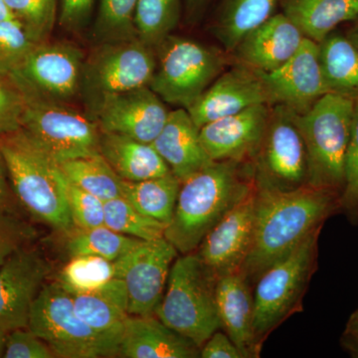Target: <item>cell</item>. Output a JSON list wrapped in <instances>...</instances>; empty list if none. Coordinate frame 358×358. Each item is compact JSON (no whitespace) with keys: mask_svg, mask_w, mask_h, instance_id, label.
<instances>
[{"mask_svg":"<svg viewBox=\"0 0 358 358\" xmlns=\"http://www.w3.org/2000/svg\"><path fill=\"white\" fill-rule=\"evenodd\" d=\"M339 199L338 192L310 185L292 192L257 187L253 242L240 270L252 287L264 271L322 227L341 207Z\"/></svg>","mask_w":358,"mask_h":358,"instance_id":"1","label":"cell"},{"mask_svg":"<svg viewBox=\"0 0 358 358\" xmlns=\"http://www.w3.org/2000/svg\"><path fill=\"white\" fill-rule=\"evenodd\" d=\"M255 187L251 162H212L181 182L164 238L181 255L196 251L209 231Z\"/></svg>","mask_w":358,"mask_h":358,"instance_id":"2","label":"cell"},{"mask_svg":"<svg viewBox=\"0 0 358 358\" xmlns=\"http://www.w3.org/2000/svg\"><path fill=\"white\" fill-rule=\"evenodd\" d=\"M0 152L16 201L37 222L69 234L74 224L60 164L22 129L0 134Z\"/></svg>","mask_w":358,"mask_h":358,"instance_id":"3","label":"cell"},{"mask_svg":"<svg viewBox=\"0 0 358 358\" xmlns=\"http://www.w3.org/2000/svg\"><path fill=\"white\" fill-rule=\"evenodd\" d=\"M217 280L196 252L178 257L154 315L201 348L212 334L221 329L216 303Z\"/></svg>","mask_w":358,"mask_h":358,"instance_id":"4","label":"cell"},{"mask_svg":"<svg viewBox=\"0 0 358 358\" xmlns=\"http://www.w3.org/2000/svg\"><path fill=\"white\" fill-rule=\"evenodd\" d=\"M353 107L355 100L329 93L306 114L294 112L307 148L308 185L343 192Z\"/></svg>","mask_w":358,"mask_h":358,"instance_id":"5","label":"cell"},{"mask_svg":"<svg viewBox=\"0 0 358 358\" xmlns=\"http://www.w3.org/2000/svg\"><path fill=\"white\" fill-rule=\"evenodd\" d=\"M157 67L148 87L169 105L188 110L229 64L230 53L169 35L155 48Z\"/></svg>","mask_w":358,"mask_h":358,"instance_id":"6","label":"cell"},{"mask_svg":"<svg viewBox=\"0 0 358 358\" xmlns=\"http://www.w3.org/2000/svg\"><path fill=\"white\" fill-rule=\"evenodd\" d=\"M320 229L264 271L254 284L253 329L260 348L268 334L301 307L303 294L317 267Z\"/></svg>","mask_w":358,"mask_h":358,"instance_id":"7","label":"cell"},{"mask_svg":"<svg viewBox=\"0 0 358 358\" xmlns=\"http://www.w3.org/2000/svg\"><path fill=\"white\" fill-rule=\"evenodd\" d=\"M157 67L155 48L141 39L96 44L85 59L80 98L94 120L110 96L148 86Z\"/></svg>","mask_w":358,"mask_h":358,"instance_id":"8","label":"cell"},{"mask_svg":"<svg viewBox=\"0 0 358 358\" xmlns=\"http://www.w3.org/2000/svg\"><path fill=\"white\" fill-rule=\"evenodd\" d=\"M21 129L58 164L100 154L101 129L87 113L36 96H23Z\"/></svg>","mask_w":358,"mask_h":358,"instance_id":"9","label":"cell"},{"mask_svg":"<svg viewBox=\"0 0 358 358\" xmlns=\"http://www.w3.org/2000/svg\"><path fill=\"white\" fill-rule=\"evenodd\" d=\"M28 329L43 339L56 358L117 357L78 317L72 294L58 281L42 287L33 303Z\"/></svg>","mask_w":358,"mask_h":358,"instance_id":"10","label":"cell"},{"mask_svg":"<svg viewBox=\"0 0 358 358\" xmlns=\"http://www.w3.org/2000/svg\"><path fill=\"white\" fill-rule=\"evenodd\" d=\"M257 187L292 192L308 182L307 148L294 112L286 106H272L267 127L251 160Z\"/></svg>","mask_w":358,"mask_h":358,"instance_id":"11","label":"cell"},{"mask_svg":"<svg viewBox=\"0 0 358 358\" xmlns=\"http://www.w3.org/2000/svg\"><path fill=\"white\" fill-rule=\"evenodd\" d=\"M85 55L75 45L48 41L35 45L11 76L23 96L71 103L81 94Z\"/></svg>","mask_w":358,"mask_h":358,"instance_id":"12","label":"cell"},{"mask_svg":"<svg viewBox=\"0 0 358 358\" xmlns=\"http://www.w3.org/2000/svg\"><path fill=\"white\" fill-rule=\"evenodd\" d=\"M178 254L164 237L141 241L115 261L117 277L126 284L129 315H154Z\"/></svg>","mask_w":358,"mask_h":358,"instance_id":"13","label":"cell"},{"mask_svg":"<svg viewBox=\"0 0 358 358\" xmlns=\"http://www.w3.org/2000/svg\"><path fill=\"white\" fill-rule=\"evenodd\" d=\"M51 272L50 262L33 246L0 267V329L8 333L28 327L33 303Z\"/></svg>","mask_w":358,"mask_h":358,"instance_id":"14","label":"cell"},{"mask_svg":"<svg viewBox=\"0 0 358 358\" xmlns=\"http://www.w3.org/2000/svg\"><path fill=\"white\" fill-rule=\"evenodd\" d=\"M256 208L257 187L209 231L195 251L218 279L241 270L253 242Z\"/></svg>","mask_w":358,"mask_h":358,"instance_id":"15","label":"cell"},{"mask_svg":"<svg viewBox=\"0 0 358 358\" xmlns=\"http://www.w3.org/2000/svg\"><path fill=\"white\" fill-rule=\"evenodd\" d=\"M260 73L271 107L281 103L303 115L327 94L320 71L319 45L310 39H303L300 49L281 67Z\"/></svg>","mask_w":358,"mask_h":358,"instance_id":"16","label":"cell"},{"mask_svg":"<svg viewBox=\"0 0 358 358\" xmlns=\"http://www.w3.org/2000/svg\"><path fill=\"white\" fill-rule=\"evenodd\" d=\"M169 113L166 103L145 86L107 99L96 110L94 120L101 131L152 143L164 129Z\"/></svg>","mask_w":358,"mask_h":358,"instance_id":"17","label":"cell"},{"mask_svg":"<svg viewBox=\"0 0 358 358\" xmlns=\"http://www.w3.org/2000/svg\"><path fill=\"white\" fill-rule=\"evenodd\" d=\"M270 106L267 90L259 71L239 64L224 71L189 109L199 128L253 106ZM271 107V106H270Z\"/></svg>","mask_w":358,"mask_h":358,"instance_id":"18","label":"cell"},{"mask_svg":"<svg viewBox=\"0 0 358 358\" xmlns=\"http://www.w3.org/2000/svg\"><path fill=\"white\" fill-rule=\"evenodd\" d=\"M270 110V106L261 103L201 127L200 140L209 157L213 162H251L262 141Z\"/></svg>","mask_w":358,"mask_h":358,"instance_id":"19","label":"cell"},{"mask_svg":"<svg viewBox=\"0 0 358 358\" xmlns=\"http://www.w3.org/2000/svg\"><path fill=\"white\" fill-rule=\"evenodd\" d=\"M303 39L298 27L284 13H275L247 32L230 56L233 64L272 72L293 57Z\"/></svg>","mask_w":358,"mask_h":358,"instance_id":"20","label":"cell"},{"mask_svg":"<svg viewBox=\"0 0 358 358\" xmlns=\"http://www.w3.org/2000/svg\"><path fill=\"white\" fill-rule=\"evenodd\" d=\"M117 357L195 358L200 348L155 315H129Z\"/></svg>","mask_w":358,"mask_h":358,"instance_id":"21","label":"cell"},{"mask_svg":"<svg viewBox=\"0 0 358 358\" xmlns=\"http://www.w3.org/2000/svg\"><path fill=\"white\" fill-rule=\"evenodd\" d=\"M216 303L221 329L232 339L243 357H259L261 348L253 329V287L240 271L219 278Z\"/></svg>","mask_w":358,"mask_h":358,"instance_id":"22","label":"cell"},{"mask_svg":"<svg viewBox=\"0 0 358 358\" xmlns=\"http://www.w3.org/2000/svg\"><path fill=\"white\" fill-rule=\"evenodd\" d=\"M199 129L189 113L178 108L171 110L164 129L152 143L181 182L213 162L202 145Z\"/></svg>","mask_w":358,"mask_h":358,"instance_id":"23","label":"cell"},{"mask_svg":"<svg viewBox=\"0 0 358 358\" xmlns=\"http://www.w3.org/2000/svg\"><path fill=\"white\" fill-rule=\"evenodd\" d=\"M78 317L112 348L117 357L127 320L128 293L121 278L94 293L72 294Z\"/></svg>","mask_w":358,"mask_h":358,"instance_id":"24","label":"cell"},{"mask_svg":"<svg viewBox=\"0 0 358 358\" xmlns=\"http://www.w3.org/2000/svg\"><path fill=\"white\" fill-rule=\"evenodd\" d=\"M100 154L126 181H141L173 173L152 143L101 131Z\"/></svg>","mask_w":358,"mask_h":358,"instance_id":"25","label":"cell"},{"mask_svg":"<svg viewBox=\"0 0 358 358\" xmlns=\"http://www.w3.org/2000/svg\"><path fill=\"white\" fill-rule=\"evenodd\" d=\"M279 6L305 38L317 43L341 23L358 17V0H280Z\"/></svg>","mask_w":358,"mask_h":358,"instance_id":"26","label":"cell"},{"mask_svg":"<svg viewBox=\"0 0 358 358\" xmlns=\"http://www.w3.org/2000/svg\"><path fill=\"white\" fill-rule=\"evenodd\" d=\"M319 61L327 94L358 98V49L345 35L331 32L320 41Z\"/></svg>","mask_w":358,"mask_h":358,"instance_id":"27","label":"cell"},{"mask_svg":"<svg viewBox=\"0 0 358 358\" xmlns=\"http://www.w3.org/2000/svg\"><path fill=\"white\" fill-rule=\"evenodd\" d=\"M280 0H219L211 32L231 53L250 30L274 15Z\"/></svg>","mask_w":358,"mask_h":358,"instance_id":"28","label":"cell"},{"mask_svg":"<svg viewBox=\"0 0 358 358\" xmlns=\"http://www.w3.org/2000/svg\"><path fill=\"white\" fill-rule=\"evenodd\" d=\"M181 181L173 173L141 181H126L122 196L141 213L169 225L173 217Z\"/></svg>","mask_w":358,"mask_h":358,"instance_id":"29","label":"cell"},{"mask_svg":"<svg viewBox=\"0 0 358 358\" xmlns=\"http://www.w3.org/2000/svg\"><path fill=\"white\" fill-rule=\"evenodd\" d=\"M59 164L69 182L103 202L122 196L124 180L115 173L102 155L78 157Z\"/></svg>","mask_w":358,"mask_h":358,"instance_id":"30","label":"cell"},{"mask_svg":"<svg viewBox=\"0 0 358 358\" xmlns=\"http://www.w3.org/2000/svg\"><path fill=\"white\" fill-rule=\"evenodd\" d=\"M182 13V0H138L134 16L136 36L157 48L173 34Z\"/></svg>","mask_w":358,"mask_h":358,"instance_id":"31","label":"cell"},{"mask_svg":"<svg viewBox=\"0 0 358 358\" xmlns=\"http://www.w3.org/2000/svg\"><path fill=\"white\" fill-rule=\"evenodd\" d=\"M141 241L143 240L115 232L106 225L91 229L74 228L68 234L66 249L70 257L93 255L115 261Z\"/></svg>","mask_w":358,"mask_h":358,"instance_id":"32","label":"cell"},{"mask_svg":"<svg viewBox=\"0 0 358 358\" xmlns=\"http://www.w3.org/2000/svg\"><path fill=\"white\" fill-rule=\"evenodd\" d=\"M117 277L115 261L93 255L70 257L57 281L71 294L94 293Z\"/></svg>","mask_w":358,"mask_h":358,"instance_id":"33","label":"cell"},{"mask_svg":"<svg viewBox=\"0 0 358 358\" xmlns=\"http://www.w3.org/2000/svg\"><path fill=\"white\" fill-rule=\"evenodd\" d=\"M138 0H100L93 25L96 44L136 38L134 16Z\"/></svg>","mask_w":358,"mask_h":358,"instance_id":"34","label":"cell"},{"mask_svg":"<svg viewBox=\"0 0 358 358\" xmlns=\"http://www.w3.org/2000/svg\"><path fill=\"white\" fill-rule=\"evenodd\" d=\"M105 225L143 241L164 238L166 228V224L141 213L124 196L105 202Z\"/></svg>","mask_w":358,"mask_h":358,"instance_id":"35","label":"cell"},{"mask_svg":"<svg viewBox=\"0 0 358 358\" xmlns=\"http://www.w3.org/2000/svg\"><path fill=\"white\" fill-rule=\"evenodd\" d=\"M36 43L48 41L58 20L59 0H4Z\"/></svg>","mask_w":358,"mask_h":358,"instance_id":"36","label":"cell"},{"mask_svg":"<svg viewBox=\"0 0 358 358\" xmlns=\"http://www.w3.org/2000/svg\"><path fill=\"white\" fill-rule=\"evenodd\" d=\"M38 44L16 18L0 22V74L11 76Z\"/></svg>","mask_w":358,"mask_h":358,"instance_id":"37","label":"cell"},{"mask_svg":"<svg viewBox=\"0 0 358 358\" xmlns=\"http://www.w3.org/2000/svg\"><path fill=\"white\" fill-rule=\"evenodd\" d=\"M38 237L36 228L14 208L0 207V267Z\"/></svg>","mask_w":358,"mask_h":358,"instance_id":"38","label":"cell"},{"mask_svg":"<svg viewBox=\"0 0 358 358\" xmlns=\"http://www.w3.org/2000/svg\"><path fill=\"white\" fill-rule=\"evenodd\" d=\"M67 197L74 228L91 229L105 225V202L102 199L69 181L67 183Z\"/></svg>","mask_w":358,"mask_h":358,"instance_id":"39","label":"cell"},{"mask_svg":"<svg viewBox=\"0 0 358 358\" xmlns=\"http://www.w3.org/2000/svg\"><path fill=\"white\" fill-rule=\"evenodd\" d=\"M339 204L350 218H358V98L353 107L352 131L346 152L345 185Z\"/></svg>","mask_w":358,"mask_h":358,"instance_id":"40","label":"cell"},{"mask_svg":"<svg viewBox=\"0 0 358 358\" xmlns=\"http://www.w3.org/2000/svg\"><path fill=\"white\" fill-rule=\"evenodd\" d=\"M25 99L10 78L0 74V134L21 129Z\"/></svg>","mask_w":358,"mask_h":358,"instance_id":"41","label":"cell"},{"mask_svg":"<svg viewBox=\"0 0 358 358\" xmlns=\"http://www.w3.org/2000/svg\"><path fill=\"white\" fill-rule=\"evenodd\" d=\"M4 358H56L49 345L28 327L7 333Z\"/></svg>","mask_w":358,"mask_h":358,"instance_id":"42","label":"cell"},{"mask_svg":"<svg viewBox=\"0 0 358 358\" xmlns=\"http://www.w3.org/2000/svg\"><path fill=\"white\" fill-rule=\"evenodd\" d=\"M96 0H59V24L70 32L81 31L93 14Z\"/></svg>","mask_w":358,"mask_h":358,"instance_id":"43","label":"cell"},{"mask_svg":"<svg viewBox=\"0 0 358 358\" xmlns=\"http://www.w3.org/2000/svg\"><path fill=\"white\" fill-rule=\"evenodd\" d=\"M200 357L243 358V355L228 334L219 329L200 348Z\"/></svg>","mask_w":358,"mask_h":358,"instance_id":"44","label":"cell"},{"mask_svg":"<svg viewBox=\"0 0 358 358\" xmlns=\"http://www.w3.org/2000/svg\"><path fill=\"white\" fill-rule=\"evenodd\" d=\"M14 200L15 199L9 183L6 162L0 152V207L13 208Z\"/></svg>","mask_w":358,"mask_h":358,"instance_id":"45","label":"cell"},{"mask_svg":"<svg viewBox=\"0 0 358 358\" xmlns=\"http://www.w3.org/2000/svg\"><path fill=\"white\" fill-rule=\"evenodd\" d=\"M183 10L188 22H196L207 10L213 0H182Z\"/></svg>","mask_w":358,"mask_h":358,"instance_id":"46","label":"cell"},{"mask_svg":"<svg viewBox=\"0 0 358 358\" xmlns=\"http://www.w3.org/2000/svg\"><path fill=\"white\" fill-rule=\"evenodd\" d=\"M353 21H355V24L348 30L345 36L348 37V40L358 49V17Z\"/></svg>","mask_w":358,"mask_h":358,"instance_id":"47","label":"cell"},{"mask_svg":"<svg viewBox=\"0 0 358 358\" xmlns=\"http://www.w3.org/2000/svg\"><path fill=\"white\" fill-rule=\"evenodd\" d=\"M15 18L4 0H0V22Z\"/></svg>","mask_w":358,"mask_h":358,"instance_id":"48","label":"cell"},{"mask_svg":"<svg viewBox=\"0 0 358 358\" xmlns=\"http://www.w3.org/2000/svg\"><path fill=\"white\" fill-rule=\"evenodd\" d=\"M350 329L352 336H355V338H358V310L357 313L353 315L352 322H350Z\"/></svg>","mask_w":358,"mask_h":358,"instance_id":"49","label":"cell"},{"mask_svg":"<svg viewBox=\"0 0 358 358\" xmlns=\"http://www.w3.org/2000/svg\"><path fill=\"white\" fill-rule=\"evenodd\" d=\"M7 331L0 329V357H3L4 348H6Z\"/></svg>","mask_w":358,"mask_h":358,"instance_id":"50","label":"cell"},{"mask_svg":"<svg viewBox=\"0 0 358 358\" xmlns=\"http://www.w3.org/2000/svg\"><path fill=\"white\" fill-rule=\"evenodd\" d=\"M357 341H358V338H357Z\"/></svg>","mask_w":358,"mask_h":358,"instance_id":"51","label":"cell"}]
</instances>
